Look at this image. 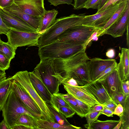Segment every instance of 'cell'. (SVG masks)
Wrapping results in <instances>:
<instances>
[{
	"label": "cell",
	"mask_w": 129,
	"mask_h": 129,
	"mask_svg": "<svg viewBox=\"0 0 129 129\" xmlns=\"http://www.w3.org/2000/svg\"><path fill=\"white\" fill-rule=\"evenodd\" d=\"M85 13L72 14L56 19L54 22L42 34L39 40V47L56 40L62 33L73 27L81 25Z\"/></svg>",
	"instance_id": "6da1fadb"
},
{
	"label": "cell",
	"mask_w": 129,
	"mask_h": 129,
	"mask_svg": "<svg viewBox=\"0 0 129 129\" xmlns=\"http://www.w3.org/2000/svg\"><path fill=\"white\" fill-rule=\"evenodd\" d=\"M84 44L66 43L56 40L39 47L38 55L40 60L66 58L78 52L85 51Z\"/></svg>",
	"instance_id": "7a4b0ae2"
},
{
	"label": "cell",
	"mask_w": 129,
	"mask_h": 129,
	"mask_svg": "<svg viewBox=\"0 0 129 129\" xmlns=\"http://www.w3.org/2000/svg\"><path fill=\"white\" fill-rule=\"evenodd\" d=\"M2 111V116L9 129L15 126L16 120L23 114L41 117V115L30 111L24 105L12 87Z\"/></svg>",
	"instance_id": "3957f363"
},
{
	"label": "cell",
	"mask_w": 129,
	"mask_h": 129,
	"mask_svg": "<svg viewBox=\"0 0 129 129\" xmlns=\"http://www.w3.org/2000/svg\"><path fill=\"white\" fill-rule=\"evenodd\" d=\"M18 82L30 95L40 109L41 118L46 120L55 122L54 116L46 103L40 97L34 88L27 71L17 72L11 77Z\"/></svg>",
	"instance_id": "277c9868"
},
{
	"label": "cell",
	"mask_w": 129,
	"mask_h": 129,
	"mask_svg": "<svg viewBox=\"0 0 129 129\" xmlns=\"http://www.w3.org/2000/svg\"><path fill=\"white\" fill-rule=\"evenodd\" d=\"M34 69L38 71L42 81L52 94L59 92L60 85L57 79L53 75L55 73L53 59H41Z\"/></svg>",
	"instance_id": "5b68a950"
},
{
	"label": "cell",
	"mask_w": 129,
	"mask_h": 129,
	"mask_svg": "<svg viewBox=\"0 0 129 129\" xmlns=\"http://www.w3.org/2000/svg\"><path fill=\"white\" fill-rule=\"evenodd\" d=\"M89 59L85 51L78 52L66 58L54 59L55 72L63 76Z\"/></svg>",
	"instance_id": "8992f818"
},
{
	"label": "cell",
	"mask_w": 129,
	"mask_h": 129,
	"mask_svg": "<svg viewBox=\"0 0 129 129\" xmlns=\"http://www.w3.org/2000/svg\"><path fill=\"white\" fill-rule=\"evenodd\" d=\"M41 35L38 32H26L10 29L6 35L7 42L16 51L19 47L25 46L39 47V40Z\"/></svg>",
	"instance_id": "52a82bcc"
},
{
	"label": "cell",
	"mask_w": 129,
	"mask_h": 129,
	"mask_svg": "<svg viewBox=\"0 0 129 129\" xmlns=\"http://www.w3.org/2000/svg\"><path fill=\"white\" fill-rule=\"evenodd\" d=\"M98 29L83 25L77 26L62 33L56 40L66 43L84 44Z\"/></svg>",
	"instance_id": "ba28073f"
},
{
	"label": "cell",
	"mask_w": 129,
	"mask_h": 129,
	"mask_svg": "<svg viewBox=\"0 0 129 129\" xmlns=\"http://www.w3.org/2000/svg\"><path fill=\"white\" fill-rule=\"evenodd\" d=\"M121 4L111 6L104 10L93 15H85L81 25L101 30L119 8Z\"/></svg>",
	"instance_id": "9c48e42d"
},
{
	"label": "cell",
	"mask_w": 129,
	"mask_h": 129,
	"mask_svg": "<svg viewBox=\"0 0 129 129\" xmlns=\"http://www.w3.org/2000/svg\"><path fill=\"white\" fill-rule=\"evenodd\" d=\"M0 14L3 21L10 29L26 32H38L20 18L1 9Z\"/></svg>",
	"instance_id": "30bf717a"
},
{
	"label": "cell",
	"mask_w": 129,
	"mask_h": 129,
	"mask_svg": "<svg viewBox=\"0 0 129 129\" xmlns=\"http://www.w3.org/2000/svg\"><path fill=\"white\" fill-rule=\"evenodd\" d=\"M44 0H14V3L25 13L34 16H43L45 11Z\"/></svg>",
	"instance_id": "8fae6325"
},
{
	"label": "cell",
	"mask_w": 129,
	"mask_h": 129,
	"mask_svg": "<svg viewBox=\"0 0 129 129\" xmlns=\"http://www.w3.org/2000/svg\"><path fill=\"white\" fill-rule=\"evenodd\" d=\"M116 62L114 59H103L99 58L90 59L86 64L91 81L95 80L104 71Z\"/></svg>",
	"instance_id": "7c38bea8"
},
{
	"label": "cell",
	"mask_w": 129,
	"mask_h": 129,
	"mask_svg": "<svg viewBox=\"0 0 129 129\" xmlns=\"http://www.w3.org/2000/svg\"><path fill=\"white\" fill-rule=\"evenodd\" d=\"M63 85L64 89L68 93L74 98L88 104L91 107L96 104L101 105L83 86Z\"/></svg>",
	"instance_id": "4fadbf2b"
},
{
	"label": "cell",
	"mask_w": 129,
	"mask_h": 129,
	"mask_svg": "<svg viewBox=\"0 0 129 129\" xmlns=\"http://www.w3.org/2000/svg\"><path fill=\"white\" fill-rule=\"evenodd\" d=\"M129 24V0L127 2L126 9L122 16L103 32L100 36L106 34L114 38L123 35Z\"/></svg>",
	"instance_id": "5bb4252c"
},
{
	"label": "cell",
	"mask_w": 129,
	"mask_h": 129,
	"mask_svg": "<svg viewBox=\"0 0 129 129\" xmlns=\"http://www.w3.org/2000/svg\"><path fill=\"white\" fill-rule=\"evenodd\" d=\"M99 82L103 84L111 98L116 94L123 93L122 82L116 69L109 74L104 80Z\"/></svg>",
	"instance_id": "9a60e30c"
},
{
	"label": "cell",
	"mask_w": 129,
	"mask_h": 129,
	"mask_svg": "<svg viewBox=\"0 0 129 129\" xmlns=\"http://www.w3.org/2000/svg\"><path fill=\"white\" fill-rule=\"evenodd\" d=\"M3 10L20 18L39 32L41 28L42 16H34L27 14L21 10L14 3Z\"/></svg>",
	"instance_id": "2e32d148"
},
{
	"label": "cell",
	"mask_w": 129,
	"mask_h": 129,
	"mask_svg": "<svg viewBox=\"0 0 129 129\" xmlns=\"http://www.w3.org/2000/svg\"><path fill=\"white\" fill-rule=\"evenodd\" d=\"M28 73L30 80L36 91L46 103H49L52 94L42 81L39 72L34 69L33 71Z\"/></svg>",
	"instance_id": "e0dca14e"
},
{
	"label": "cell",
	"mask_w": 129,
	"mask_h": 129,
	"mask_svg": "<svg viewBox=\"0 0 129 129\" xmlns=\"http://www.w3.org/2000/svg\"><path fill=\"white\" fill-rule=\"evenodd\" d=\"M12 88L24 105L30 111L41 115V112L39 107L20 84L12 78Z\"/></svg>",
	"instance_id": "ac0fdd59"
},
{
	"label": "cell",
	"mask_w": 129,
	"mask_h": 129,
	"mask_svg": "<svg viewBox=\"0 0 129 129\" xmlns=\"http://www.w3.org/2000/svg\"><path fill=\"white\" fill-rule=\"evenodd\" d=\"M83 86L101 105L112 99L103 85L100 82L92 81Z\"/></svg>",
	"instance_id": "d6986e66"
},
{
	"label": "cell",
	"mask_w": 129,
	"mask_h": 129,
	"mask_svg": "<svg viewBox=\"0 0 129 129\" xmlns=\"http://www.w3.org/2000/svg\"><path fill=\"white\" fill-rule=\"evenodd\" d=\"M61 76L64 78H73L80 86H84L92 82L90 78L86 62L79 65L66 75Z\"/></svg>",
	"instance_id": "ffe728a7"
},
{
	"label": "cell",
	"mask_w": 129,
	"mask_h": 129,
	"mask_svg": "<svg viewBox=\"0 0 129 129\" xmlns=\"http://www.w3.org/2000/svg\"><path fill=\"white\" fill-rule=\"evenodd\" d=\"M129 49L122 48L121 52L119 53V62L117 64L116 69L122 82L129 80Z\"/></svg>",
	"instance_id": "44dd1931"
},
{
	"label": "cell",
	"mask_w": 129,
	"mask_h": 129,
	"mask_svg": "<svg viewBox=\"0 0 129 129\" xmlns=\"http://www.w3.org/2000/svg\"><path fill=\"white\" fill-rule=\"evenodd\" d=\"M37 125V129H80L82 128L71 125H62L55 122L48 121L41 117H35Z\"/></svg>",
	"instance_id": "7402d4cb"
},
{
	"label": "cell",
	"mask_w": 129,
	"mask_h": 129,
	"mask_svg": "<svg viewBox=\"0 0 129 129\" xmlns=\"http://www.w3.org/2000/svg\"><path fill=\"white\" fill-rule=\"evenodd\" d=\"M11 77L0 82V111H2L12 87Z\"/></svg>",
	"instance_id": "603a6c76"
},
{
	"label": "cell",
	"mask_w": 129,
	"mask_h": 129,
	"mask_svg": "<svg viewBox=\"0 0 129 129\" xmlns=\"http://www.w3.org/2000/svg\"><path fill=\"white\" fill-rule=\"evenodd\" d=\"M58 11L55 9L45 10L42 16L41 27L39 33L42 34L54 22Z\"/></svg>",
	"instance_id": "cb8c5ba5"
},
{
	"label": "cell",
	"mask_w": 129,
	"mask_h": 129,
	"mask_svg": "<svg viewBox=\"0 0 129 129\" xmlns=\"http://www.w3.org/2000/svg\"><path fill=\"white\" fill-rule=\"evenodd\" d=\"M128 1L121 4L119 8L112 15L104 27L101 30H99V33L97 35L98 37L100 36L101 35L103 32L122 16L126 9Z\"/></svg>",
	"instance_id": "d4e9b609"
},
{
	"label": "cell",
	"mask_w": 129,
	"mask_h": 129,
	"mask_svg": "<svg viewBox=\"0 0 129 129\" xmlns=\"http://www.w3.org/2000/svg\"><path fill=\"white\" fill-rule=\"evenodd\" d=\"M120 120H112L101 121L97 119L90 125L85 127L88 129H111L117 125Z\"/></svg>",
	"instance_id": "484cf974"
},
{
	"label": "cell",
	"mask_w": 129,
	"mask_h": 129,
	"mask_svg": "<svg viewBox=\"0 0 129 129\" xmlns=\"http://www.w3.org/2000/svg\"><path fill=\"white\" fill-rule=\"evenodd\" d=\"M35 117L26 114L21 115L16 120L15 125H22L30 128V129H37V125Z\"/></svg>",
	"instance_id": "4316f807"
},
{
	"label": "cell",
	"mask_w": 129,
	"mask_h": 129,
	"mask_svg": "<svg viewBox=\"0 0 129 129\" xmlns=\"http://www.w3.org/2000/svg\"><path fill=\"white\" fill-rule=\"evenodd\" d=\"M61 96L77 115L82 118L84 117L78 104L73 96L68 93L66 94L61 93Z\"/></svg>",
	"instance_id": "83f0119b"
},
{
	"label": "cell",
	"mask_w": 129,
	"mask_h": 129,
	"mask_svg": "<svg viewBox=\"0 0 129 129\" xmlns=\"http://www.w3.org/2000/svg\"><path fill=\"white\" fill-rule=\"evenodd\" d=\"M49 104L58 112L60 107H70L68 104L62 97L61 93L59 92L51 95V100Z\"/></svg>",
	"instance_id": "f1b7e54d"
},
{
	"label": "cell",
	"mask_w": 129,
	"mask_h": 129,
	"mask_svg": "<svg viewBox=\"0 0 129 129\" xmlns=\"http://www.w3.org/2000/svg\"><path fill=\"white\" fill-rule=\"evenodd\" d=\"M15 51L13 47L7 42H5L2 41L0 42V53L10 60L14 58Z\"/></svg>",
	"instance_id": "f546056e"
},
{
	"label": "cell",
	"mask_w": 129,
	"mask_h": 129,
	"mask_svg": "<svg viewBox=\"0 0 129 129\" xmlns=\"http://www.w3.org/2000/svg\"><path fill=\"white\" fill-rule=\"evenodd\" d=\"M47 105L54 116L55 122L62 125L68 126L71 125L62 114L56 111L49 103H47Z\"/></svg>",
	"instance_id": "4dcf8cb0"
},
{
	"label": "cell",
	"mask_w": 129,
	"mask_h": 129,
	"mask_svg": "<svg viewBox=\"0 0 129 129\" xmlns=\"http://www.w3.org/2000/svg\"><path fill=\"white\" fill-rule=\"evenodd\" d=\"M129 99L128 97L126 100L125 104L123 107L124 111L122 117L120 118L122 120V123L120 129H129Z\"/></svg>",
	"instance_id": "1f68e13d"
},
{
	"label": "cell",
	"mask_w": 129,
	"mask_h": 129,
	"mask_svg": "<svg viewBox=\"0 0 129 129\" xmlns=\"http://www.w3.org/2000/svg\"><path fill=\"white\" fill-rule=\"evenodd\" d=\"M101 114V111H100L89 113L86 115L84 117L86 118L87 123L84 125V127L90 125L98 119Z\"/></svg>",
	"instance_id": "d6a6232c"
},
{
	"label": "cell",
	"mask_w": 129,
	"mask_h": 129,
	"mask_svg": "<svg viewBox=\"0 0 129 129\" xmlns=\"http://www.w3.org/2000/svg\"><path fill=\"white\" fill-rule=\"evenodd\" d=\"M117 64L116 62L107 68L97 77L95 80L93 81L100 82L104 80L109 74L116 69Z\"/></svg>",
	"instance_id": "836d02e7"
},
{
	"label": "cell",
	"mask_w": 129,
	"mask_h": 129,
	"mask_svg": "<svg viewBox=\"0 0 129 129\" xmlns=\"http://www.w3.org/2000/svg\"><path fill=\"white\" fill-rule=\"evenodd\" d=\"M128 97L129 96H127L123 93H120L114 95L111 98L117 105L120 104L123 107Z\"/></svg>",
	"instance_id": "e575fe53"
},
{
	"label": "cell",
	"mask_w": 129,
	"mask_h": 129,
	"mask_svg": "<svg viewBox=\"0 0 129 129\" xmlns=\"http://www.w3.org/2000/svg\"><path fill=\"white\" fill-rule=\"evenodd\" d=\"M11 60L0 53V69L3 71L8 69L10 67Z\"/></svg>",
	"instance_id": "d590c367"
},
{
	"label": "cell",
	"mask_w": 129,
	"mask_h": 129,
	"mask_svg": "<svg viewBox=\"0 0 129 129\" xmlns=\"http://www.w3.org/2000/svg\"><path fill=\"white\" fill-rule=\"evenodd\" d=\"M58 112L62 114L66 118L72 117L76 113L70 107L65 106L59 107Z\"/></svg>",
	"instance_id": "8d00e7d4"
},
{
	"label": "cell",
	"mask_w": 129,
	"mask_h": 129,
	"mask_svg": "<svg viewBox=\"0 0 129 129\" xmlns=\"http://www.w3.org/2000/svg\"><path fill=\"white\" fill-rule=\"evenodd\" d=\"M101 0H89L86 3L83 8L86 9H92L99 10Z\"/></svg>",
	"instance_id": "74e56055"
},
{
	"label": "cell",
	"mask_w": 129,
	"mask_h": 129,
	"mask_svg": "<svg viewBox=\"0 0 129 129\" xmlns=\"http://www.w3.org/2000/svg\"><path fill=\"white\" fill-rule=\"evenodd\" d=\"M74 98L78 104L84 116L90 112L91 107L88 104Z\"/></svg>",
	"instance_id": "f35d334b"
},
{
	"label": "cell",
	"mask_w": 129,
	"mask_h": 129,
	"mask_svg": "<svg viewBox=\"0 0 129 129\" xmlns=\"http://www.w3.org/2000/svg\"><path fill=\"white\" fill-rule=\"evenodd\" d=\"M128 0H109L106 3L100 10L98 11L97 13L104 10L111 6L117 4H120L127 2Z\"/></svg>",
	"instance_id": "ab89813d"
},
{
	"label": "cell",
	"mask_w": 129,
	"mask_h": 129,
	"mask_svg": "<svg viewBox=\"0 0 129 129\" xmlns=\"http://www.w3.org/2000/svg\"><path fill=\"white\" fill-rule=\"evenodd\" d=\"M48 2L50 3V5H52L56 6L58 5L67 4L72 5L74 0H47Z\"/></svg>",
	"instance_id": "60d3db41"
},
{
	"label": "cell",
	"mask_w": 129,
	"mask_h": 129,
	"mask_svg": "<svg viewBox=\"0 0 129 129\" xmlns=\"http://www.w3.org/2000/svg\"><path fill=\"white\" fill-rule=\"evenodd\" d=\"M89 0H74L72 6L75 10H78L83 8L85 4Z\"/></svg>",
	"instance_id": "b9f144b4"
},
{
	"label": "cell",
	"mask_w": 129,
	"mask_h": 129,
	"mask_svg": "<svg viewBox=\"0 0 129 129\" xmlns=\"http://www.w3.org/2000/svg\"><path fill=\"white\" fill-rule=\"evenodd\" d=\"M98 29L96 30L91 35L90 38L83 45L84 49L85 50L88 44L92 40L96 41L98 39L97 35L98 34L99 30Z\"/></svg>",
	"instance_id": "7bdbcfd3"
},
{
	"label": "cell",
	"mask_w": 129,
	"mask_h": 129,
	"mask_svg": "<svg viewBox=\"0 0 129 129\" xmlns=\"http://www.w3.org/2000/svg\"><path fill=\"white\" fill-rule=\"evenodd\" d=\"M107 108L114 112L116 107L117 105L112 100L110 99L105 102L102 105Z\"/></svg>",
	"instance_id": "ee69618b"
},
{
	"label": "cell",
	"mask_w": 129,
	"mask_h": 129,
	"mask_svg": "<svg viewBox=\"0 0 129 129\" xmlns=\"http://www.w3.org/2000/svg\"><path fill=\"white\" fill-rule=\"evenodd\" d=\"M10 29L3 21L0 14V35L4 34L6 35Z\"/></svg>",
	"instance_id": "f6af8a7d"
},
{
	"label": "cell",
	"mask_w": 129,
	"mask_h": 129,
	"mask_svg": "<svg viewBox=\"0 0 129 129\" xmlns=\"http://www.w3.org/2000/svg\"><path fill=\"white\" fill-rule=\"evenodd\" d=\"M122 87L123 93L127 96H129V80L122 82Z\"/></svg>",
	"instance_id": "bcb514c9"
},
{
	"label": "cell",
	"mask_w": 129,
	"mask_h": 129,
	"mask_svg": "<svg viewBox=\"0 0 129 129\" xmlns=\"http://www.w3.org/2000/svg\"><path fill=\"white\" fill-rule=\"evenodd\" d=\"M124 111V108L120 104H118L113 112V114L116 115L120 118L122 116Z\"/></svg>",
	"instance_id": "7dc6e473"
},
{
	"label": "cell",
	"mask_w": 129,
	"mask_h": 129,
	"mask_svg": "<svg viewBox=\"0 0 129 129\" xmlns=\"http://www.w3.org/2000/svg\"><path fill=\"white\" fill-rule=\"evenodd\" d=\"M14 3V0H0V9H3Z\"/></svg>",
	"instance_id": "c3c4849f"
},
{
	"label": "cell",
	"mask_w": 129,
	"mask_h": 129,
	"mask_svg": "<svg viewBox=\"0 0 129 129\" xmlns=\"http://www.w3.org/2000/svg\"><path fill=\"white\" fill-rule=\"evenodd\" d=\"M102 105L103 106V110L101 111L102 114H104L108 117H113V112L104 106Z\"/></svg>",
	"instance_id": "681fc988"
},
{
	"label": "cell",
	"mask_w": 129,
	"mask_h": 129,
	"mask_svg": "<svg viewBox=\"0 0 129 129\" xmlns=\"http://www.w3.org/2000/svg\"><path fill=\"white\" fill-rule=\"evenodd\" d=\"M103 109V106L101 105L96 104L91 107V111L89 113L93 112L101 111Z\"/></svg>",
	"instance_id": "f907efd6"
},
{
	"label": "cell",
	"mask_w": 129,
	"mask_h": 129,
	"mask_svg": "<svg viewBox=\"0 0 129 129\" xmlns=\"http://www.w3.org/2000/svg\"><path fill=\"white\" fill-rule=\"evenodd\" d=\"M115 52L114 50L111 49L108 50L106 53V55L108 58H112L115 56Z\"/></svg>",
	"instance_id": "816d5d0a"
},
{
	"label": "cell",
	"mask_w": 129,
	"mask_h": 129,
	"mask_svg": "<svg viewBox=\"0 0 129 129\" xmlns=\"http://www.w3.org/2000/svg\"><path fill=\"white\" fill-rule=\"evenodd\" d=\"M0 129H9L6 122L4 119L0 122Z\"/></svg>",
	"instance_id": "f5cc1de1"
},
{
	"label": "cell",
	"mask_w": 129,
	"mask_h": 129,
	"mask_svg": "<svg viewBox=\"0 0 129 129\" xmlns=\"http://www.w3.org/2000/svg\"><path fill=\"white\" fill-rule=\"evenodd\" d=\"M12 129H30V128L24 125H18L15 126Z\"/></svg>",
	"instance_id": "db71d44e"
},
{
	"label": "cell",
	"mask_w": 129,
	"mask_h": 129,
	"mask_svg": "<svg viewBox=\"0 0 129 129\" xmlns=\"http://www.w3.org/2000/svg\"><path fill=\"white\" fill-rule=\"evenodd\" d=\"M129 24H128L126 28L127 31L126 34L127 45L128 48L129 45Z\"/></svg>",
	"instance_id": "11a10c76"
},
{
	"label": "cell",
	"mask_w": 129,
	"mask_h": 129,
	"mask_svg": "<svg viewBox=\"0 0 129 129\" xmlns=\"http://www.w3.org/2000/svg\"><path fill=\"white\" fill-rule=\"evenodd\" d=\"M6 73H0V82L6 78Z\"/></svg>",
	"instance_id": "9f6ffc18"
},
{
	"label": "cell",
	"mask_w": 129,
	"mask_h": 129,
	"mask_svg": "<svg viewBox=\"0 0 129 129\" xmlns=\"http://www.w3.org/2000/svg\"><path fill=\"white\" fill-rule=\"evenodd\" d=\"M120 120L117 125L113 128V129H120L121 126L122 121V120L120 119Z\"/></svg>",
	"instance_id": "6f0895ef"
},
{
	"label": "cell",
	"mask_w": 129,
	"mask_h": 129,
	"mask_svg": "<svg viewBox=\"0 0 129 129\" xmlns=\"http://www.w3.org/2000/svg\"><path fill=\"white\" fill-rule=\"evenodd\" d=\"M109 0H101L99 9L98 10L103 7Z\"/></svg>",
	"instance_id": "680465c9"
},
{
	"label": "cell",
	"mask_w": 129,
	"mask_h": 129,
	"mask_svg": "<svg viewBox=\"0 0 129 129\" xmlns=\"http://www.w3.org/2000/svg\"><path fill=\"white\" fill-rule=\"evenodd\" d=\"M5 73V71H3L2 70H1V69H0V73Z\"/></svg>",
	"instance_id": "91938a15"
},
{
	"label": "cell",
	"mask_w": 129,
	"mask_h": 129,
	"mask_svg": "<svg viewBox=\"0 0 129 129\" xmlns=\"http://www.w3.org/2000/svg\"><path fill=\"white\" fill-rule=\"evenodd\" d=\"M2 41L1 40V36H0V42H1Z\"/></svg>",
	"instance_id": "94428289"
}]
</instances>
